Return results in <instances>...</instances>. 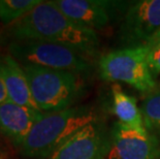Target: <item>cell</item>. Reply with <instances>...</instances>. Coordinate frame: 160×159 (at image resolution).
Listing matches in <instances>:
<instances>
[{"label": "cell", "instance_id": "cell-1", "mask_svg": "<svg viewBox=\"0 0 160 159\" xmlns=\"http://www.w3.org/2000/svg\"><path fill=\"white\" fill-rule=\"evenodd\" d=\"M11 40H40L57 43L93 56L99 39L95 30L81 26L64 15L52 0H42L21 20L6 27Z\"/></svg>", "mask_w": 160, "mask_h": 159}, {"label": "cell", "instance_id": "cell-2", "mask_svg": "<svg viewBox=\"0 0 160 159\" xmlns=\"http://www.w3.org/2000/svg\"><path fill=\"white\" fill-rule=\"evenodd\" d=\"M97 120L94 110L88 106L43 113L19 147V151L28 158H49L74 133Z\"/></svg>", "mask_w": 160, "mask_h": 159}, {"label": "cell", "instance_id": "cell-3", "mask_svg": "<svg viewBox=\"0 0 160 159\" xmlns=\"http://www.w3.org/2000/svg\"><path fill=\"white\" fill-rule=\"evenodd\" d=\"M21 65L28 80L33 100L42 113L74 107L83 96L85 85L82 74L33 64Z\"/></svg>", "mask_w": 160, "mask_h": 159}, {"label": "cell", "instance_id": "cell-4", "mask_svg": "<svg viewBox=\"0 0 160 159\" xmlns=\"http://www.w3.org/2000/svg\"><path fill=\"white\" fill-rule=\"evenodd\" d=\"M8 53L21 64H33L74 73L89 72L90 58L84 53L57 43L40 40H11Z\"/></svg>", "mask_w": 160, "mask_h": 159}, {"label": "cell", "instance_id": "cell-5", "mask_svg": "<svg viewBox=\"0 0 160 159\" xmlns=\"http://www.w3.org/2000/svg\"><path fill=\"white\" fill-rule=\"evenodd\" d=\"M147 46L131 47L112 51L99 60L101 79L122 82L147 94L157 86L148 64Z\"/></svg>", "mask_w": 160, "mask_h": 159}, {"label": "cell", "instance_id": "cell-6", "mask_svg": "<svg viewBox=\"0 0 160 159\" xmlns=\"http://www.w3.org/2000/svg\"><path fill=\"white\" fill-rule=\"evenodd\" d=\"M159 29L160 0H139L126 9L119 37L127 48L146 46Z\"/></svg>", "mask_w": 160, "mask_h": 159}, {"label": "cell", "instance_id": "cell-7", "mask_svg": "<svg viewBox=\"0 0 160 159\" xmlns=\"http://www.w3.org/2000/svg\"><path fill=\"white\" fill-rule=\"evenodd\" d=\"M112 137L99 120L82 128L48 159H108Z\"/></svg>", "mask_w": 160, "mask_h": 159}, {"label": "cell", "instance_id": "cell-8", "mask_svg": "<svg viewBox=\"0 0 160 159\" xmlns=\"http://www.w3.org/2000/svg\"><path fill=\"white\" fill-rule=\"evenodd\" d=\"M108 159H160V142L149 130L115 124Z\"/></svg>", "mask_w": 160, "mask_h": 159}, {"label": "cell", "instance_id": "cell-9", "mask_svg": "<svg viewBox=\"0 0 160 159\" xmlns=\"http://www.w3.org/2000/svg\"><path fill=\"white\" fill-rule=\"evenodd\" d=\"M53 3L77 24L89 29H101L112 22L115 7L120 2L104 0H52Z\"/></svg>", "mask_w": 160, "mask_h": 159}, {"label": "cell", "instance_id": "cell-10", "mask_svg": "<svg viewBox=\"0 0 160 159\" xmlns=\"http://www.w3.org/2000/svg\"><path fill=\"white\" fill-rule=\"evenodd\" d=\"M42 112L19 106L12 101L0 104V133L20 147L34 124L42 116Z\"/></svg>", "mask_w": 160, "mask_h": 159}, {"label": "cell", "instance_id": "cell-11", "mask_svg": "<svg viewBox=\"0 0 160 159\" xmlns=\"http://www.w3.org/2000/svg\"><path fill=\"white\" fill-rule=\"evenodd\" d=\"M0 74L4 81L9 100L19 106L39 111L32 98L28 80L21 63L8 53L0 55Z\"/></svg>", "mask_w": 160, "mask_h": 159}, {"label": "cell", "instance_id": "cell-12", "mask_svg": "<svg viewBox=\"0 0 160 159\" xmlns=\"http://www.w3.org/2000/svg\"><path fill=\"white\" fill-rule=\"evenodd\" d=\"M112 95L113 113L118 118L119 123L138 130H147L142 111L134 97L126 94L118 84L112 87Z\"/></svg>", "mask_w": 160, "mask_h": 159}, {"label": "cell", "instance_id": "cell-13", "mask_svg": "<svg viewBox=\"0 0 160 159\" xmlns=\"http://www.w3.org/2000/svg\"><path fill=\"white\" fill-rule=\"evenodd\" d=\"M42 0H0V23L6 27L21 20Z\"/></svg>", "mask_w": 160, "mask_h": 159}, {"label": "cell", "instance_id": "cell-14", "mask_svg": "<svg viewBox=\"0 0 160 159\" xmlns=\"http://www.w3.org/2000/svg\"><path fill=\"white\" fill-rule=\"evenodd\" d=\"M141 111L145 126L153 133L160 135V85L146 94Z\"/></svg>", "mask_w": 160, "mask_h": 159}, {"label": "cell", "instance_id": "cell-15", "mask_svg": "<svg viewBox=\"0 0 160 159\" xmlns=\"http://www.w3.org/2000/svg\"><path fill=\"white\" fill-rule=\"evenodd\" d=\"M148 52V64L152 73H160V42L152 46H147Z\"/></svg>", "mask_w": 160, "mask_h": 159}, {"label": "cell", "instance_id": "cell-16", "mask_svg": "<svg viewBox=\"0 0 160 159\" xmlns=\"http://www.w3.org/2000/svg\"><path fill=\"white\" fill-rule=\"evenodd\" d=\"M6 101H9L8 90H6L4 81H3L1 74H0V104L4 103Z\"/></svg>", "mask_w": 160, "mask_h": 159}, {"label": "cell", "instance_id": "cell-17", "mask_svg": "<svg viewBox=\"0 0 160 159\" xmlns=\"http://www.w3.org/2000/svg\"><path fill=\"white\" fill-rule=\"evenodd\" d=\"M158 42H160V29L155 33L154 36L149 40V42L146 46H152V45H155V43H158Z\"/></svg>", "mask_w": 160, "mask_h": 159}]
</instances>
